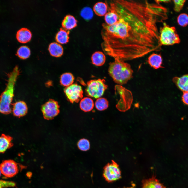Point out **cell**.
<instances>
[{
  "label": "cell",
  "mask_w": 188,
  "mask_h": 188,
  "mask_svg": "<svg viewBox=\"0 0 188 188\" xmlns=\"http://www.w3.org/2000/svg\"><path fill=\"white\" fill-rule=\"evenodd\" d=\"M177 22L180 26L185 27L188 25V15L185 13L180 14L177 17Z\"/></svg>",
  "instance_id": "obj_28"
},
{
  "label": "cell",
  "mask_w": 188,
  "mask_h": 188,
  "mask_svg": "<svg viewBox=\"0 0 188 188\" xmlns=\"http://www.w3.org/2000/svg\"><path fill=\"white\" fill-rule=\"evenodd\" d=\"M1 171H0V176L1 175Z\"/></svg>",
  "instance_id": "obj_34"
},
{
  "label": "cell",
  "mask_w": 188,
  "mask_h": 188,
  "mask_svg": "<svg viewBox=\"0 0 188 188\" xmlns=\"http://www.w3.org/2000/svg\"><path fill=\"white\" fill-rule=\"evenodd\" d=\"M170 0H155V2L157 4H160L162 2H168L170 1Z\"/></svg>",
  "instance_id": "obj_32"
},
{
  "label": "cell",
  "mask_w": 188,
  "mask_h": 188,
  "mask_svg": "<svg viewBox=\"0 0 188 188\" xmlns=\"http://www.w3.org/2000/svg\"><path fill=\"white\" fill-rule=\"evenodd\" d=\"M110 10L105 15V20L107 24L111 25L115 24L118 19V15L115 10L111 8Z\"/></svg>",
  "instance_id": "obj_22"
},
{
  "label": "cell",
  "mask_w": 188,
  "mask_h": 188,
  "mask_svg": "<svg viewBox=\"0 0 188 188\" xmlns=\"http://www.w3.org/2000/svg\"><path fill=\"white\" fill-rule=\"evenodd\" d=\"M80 15L84 19L88 20L92 18L93 14L92 9L89 7H86L82 9Z\"/></svg>",
  "instance_id": "obj_26"
},
{
  "label": "cell",
  "mask_w": 188,
  "mask_h": 188,
  "mask_svg": "<svg viewBox=\"0 0 188 188\" xmlns=\"http://www.w3.org/2000/svg\"><path fill=\"white\" fill-rule=\"evenodd\" d=\"M74 77L71 73H66L61 76L60 82L62 86L67 87L73 84Z\"/></svg>",
  "instance_id": "obj_23"
},
{
  "label": "cell",
  "mask_w": 188,
  "mask_h": 188,
  "mask_svg": "<svg viewBox=\"0 0 188 188\" xmlns=\"http://www.w3.org/2000/svg\"><path fill=\"white\" fill-rule=\"evenodd\" d=\"M32 175V173L30 172H27L26 174L28 178H31Z\"/></svg>",
  "instance_id": "obj_33"
},
{
  "label": "cell",
  "mask_w": 188,
  "mask_h": 188,
  "mask_svg": "<svg viewBox=\"0 0 188 188\" xmlns=\"http://www.w3.org/2000/svg\"><path fill=\"white\" fill-rule=\"evenodd\" d=\"M48 50L51 55L56 57L61 56L63 53V50L62 46L56 42L50 43L49 46Z\"/></svg>",
  "instance_id": "obj_17"
},
{
  "label": "cell",
  "mask_w": 188,
  "mask_h": 188,
  "mask_svg": "<svg viewBox=\"0 0 188 188\" xmlns=\"http://www.w3.org/2000/svg\"><path fill=\"white\" fill-rule=\"evenodd\" d=\"M12 138L8 135L2 134L0 136V153H4L13 146Z\"/></svg>",
  "instance_id": "obj_14"
},
{
  "label": "cell",
  "mask_w": 188,
  "mask_h": 188,
  "mask_svg": "<svg viewBox=\"0 0 188 188\" xmlns=\"http://www.w3.org/2000/svg\"><path fill=\"white\" fill-rule=\"evenodd\" d=\"M110 62L108 72L113 81L120 85L125 84L132 78L133 71L130 64L117 57Z\"/></svg>",
  "instance_id": "obj_3"
},
{
  "label": "cell",
  "mask_w": 188,
  "mask_h": 188,
  "mask_svg": "<svg viewBox=\"0 0 188 188\" xmlns=\"http://www.w3.org/2000/svg\"><path fill=\"white\" fill-rule=\"evenodd\" d=\"M69 30H67L60 28V30L56 35L55 39L58 43L61 44H66L69 41Z\"/></svg>",
  "instance_id": "obj_19"
},
{
  "label": "cell",
  "mask_w": 188,
  "mask_h": 188,
  "mask_svg": "<svg viewBox=\"0 0 188 188\" xmlns=\"http://www.w3.org/2000/svg\"><path fill=\"white\" fill-rule=\"evenodd\" d=\"M103 176L108 182L115 181L121 178V172L118 164L113 160L104 167Z\"/></svg>",
  "instance_id": "obj_6"
},
{
  "label": "cell",
  "mask_w": 188,
  "mask_h": 188,
  "mask_svg": "<svg viewBox=\"0 0 188 188\" xmlns=\"http://www.w3.org/2000/svg\"><path fill=\"white\" fill-rule=\"evenodd\" d=\"M0 170L1 173L5 177L11 178L18 173V164L13 160H4L0 164Z\"/></svg>",
  "instance_id": "obj_9"
},
{
  "label": "cell",
  "mask_w": 188,
  "mask_h": 188,
  "mask_svg": "<svg viewBox=\"0 0 188 188\" xmlns=\"http://www.w3.org/2000/svg\"><path fill=\"white\" fill-rule=\"evenodd\" d=\"M20 73L19 67L16 66L9 74L6 87L0 96V113L4 114L10 113V107L14 96L15 85Z\"/></svg>",
  "instance_id": "obj_2"
},
{
  "label": "cell",
  "mask_w": 188,
  "mask_h": 188,
  "mask_svg": "<svg viewBox=\"0 0 188 188\" xmlns=\"http://www.w3.org/2000/svg\"><path fill=\"white\" fill-rule=\"evenodd\" d=\"M108 102L104 98H98L95 103L96 108L99 111H103L106 109L108 107Z\"/></svg>",
  "instance_id": "obj_24"
},
{
  "label": "cell",
  "mask_w": 188,
  "mask_h": 188,
  "mask_svg": "<svg viewBox=\"0 0 188 188\" xmlns=\"http://www.w3.org/2000/svg\"><path fill=\"white\" fill-rule=\"evenodd\" d=\"M32 35L31 32L28 29L23 28L17 31L16 37L17 40L20 42L25 43L30 40Z\"/></svg>",
  "instance_id": "obj_15"
},
{
  "label": "cell",
  "mask_w": 188,
  "mask_h": 188,
  "mask_svg": "<svg viewBox=\"0 0 188 188\" xmlns=\"http://www.w3.org/2000/svg\"><path fill=\"white\" fill-rule=\"evenodd\" d=\"M77 145L79 149L82 151H87L90 148L89 141L87 139L84 138L80 140L78 142Z\"/></svg>",
  "instance_id": "obj_27"
},
{
  "label": "cell",
  "mask_w": 188,
  "mask_h": 188,
  "mask_svg": "<svg viewBox=\"0 0 188 188\" xmlns=\"http://www.w3.org/2000/svg\"><path fill=\"white\" fill-rule=\"evenodd\" d=\"M111 6L118 20L112 25L102 24L109 38L104 39L111 42L109 55L124 61L161 50L158 25L167 19L166 8L146 0H116Z\"/></svg>",
  "instance_id": "obj_1"
},
{
  "label": "cell",
  "mask_w": 188,
  "mask_h": 188,
  "mask_svg": "<svg viewBox=\"0 0 188 188\" xmlns=\"http://www.w3.org/2000/svg\"><path fill=\"white\" fill-rule=\"evenodd\" d=\"M58 102L52 99H50L42 107V111L44 118L51 119L58 115L59 112Z\"/></svg>",
  "instance_id": "obj_8"
},
{
  "label": "cell",
  "mask_w": 188,
  "mask_h": 188,
  "mask_svg": "<svg viewBox=\"0 0 188 188\" xmlns=\"http://www.w3.org/2000/svg\"><path fill=\"white\" fill-rule=\"evenodd\" d=\"M147 61L149 64L155 69L163 68L162 59L160 54L153 53L149 56Z\"/></svg>",
  "instance_id": "obj_13"
},
{
  "label": "cell",
  "mask_w": 188,
  "mask_h": 188,
  "mask_svg": "<svg viewBox=\"0 0 188 188\" xmlns=\"http://www.w3.org/2000/svg\"><path fill=\"white\" fill-rule=\"evenodd\" d=\"M107 9L106 4L102 2L96 3L93 7V10L95 13L99 16L105 15L107 13Z\"/></svg>",
  "instance_id": "obj_21"
},
{
  "label": "cell",
  "mask_w": 188,
  "mask_h": 188,
  "mask_svg": "<svg viewBox=\"0 0 188 188\" xmlns=\"http://www.w3.org/2000/svg\"><path fill=\"white\" fill-rule=\"evenodd\" d=\"M133 188V187H128V188Z\"/></svg>",
  "instance_id": "obj_35"
},
{
  "label": "cell",
  "mask_w": 188,
  "mask_h": 188,
  "mask_svg": "<svg viewBox=\"0 0 188 188\" xmlns=\"http://www.w3.org/2000/svg\"><path fill=\"white\" fill-rule=\"evenodd\" d=\"M30 54V51L29 48L26 46H22L20 47L17 51V55L20 58L24 59L28 58Z\"/></svg>",
  "instance_id": "obj_25"
},
{
  "label": "cell",
  "mask_w": 188,
  "mask_h": 188,
  "mask_svg": "<svg viewBox=\"0 0 188 188\" xmlns=\"http://www.w3.org/2000/svg\"><path fill=\"white\" fill-rule=\"evenodd\" d=\"M28 108L26 103L23 101L16 102L13 105V115L18 117L23 116L27 113Z\"/></svg>",
  "instance_id": "obj_10"
},
{
  "label": "cell",
  "mask_w": 188,
  "mask_h": 188,
  "mask_svg": "<svg viewBox=\"0 0 188 188\" xmlns=\"http://www.w3.org/2000/svg\"><path fill=\"white\" fill-rule=\"evenodd\" d=\"M104 79L91 80L87 83L85 90L87 95L95 98L101 97L104 93L108 86Z\"/></svg>",
  "instance_id": "obj_5"
},
{
  "label": "cell",
  "mask_w": 188,
  "mask_h": 188,
  "mask_svg": "<svg viewBox=\"0 0 188 188\" xmlns=\"http://www.w3.org/2000/svg\"><path fill=\"white\" fill-rule=\"evenodd\" d=\"M174 10L176 12H179L182 9L186 1L185 0H174Z\"/></svg>",
  "instance_id": "obj_29"
},
{
  "label": "cell",
  "mask_w": 188,
  "mask_h": 188,
  "mask_svg": "<svg viewBox=\"0 0 188 188\" xmlns=\"http://www.w3.org/2000/svg\"><path fill=\"white\" fill-rule=\"evenodd\" d=\"M16 186V184L14 182L0 180V188L13 187Z\"/></svg>",
  "instance_id": "obj_30"
},
{
  "label": "cell",
  "mask_w": 188,
  "mask_h": 188,
  "mask_svg": "<svg viewBox=\"0 0 188 188\" xmlns=\"http://www.w3.org/2000/svg\"><path fill=\"white\" fill-rule=\"evenodd\" d=\"M182 100L184 104L188 105V92H183Z\"/></svg>",
  "instance_id": "obj_31"
},
{
  "label": "cell",
  "mask_w": 188,
  "mask_h": 188,
  "mask_svg": "<svg viewBox=\"0 0 188 188\" xmlns=\"http://www.w3.org/2000/svg\"><path fill=\"white\" fill-rule=\"evenodd\" d=\"M64 91L67 99L72 103H78L83 97L82 87L77 84L66 87Z\"/></svg>",
  "instance_id": "obj_7"
},
{
  "label": "cell",
  "mask_w": 188,
  "mask_h": 188,
  "mask_svg": "<svg viewBox=\"0 0 188 188\" xmlns=\"http://www.w3.org/2000/svg\"><path fill=\"white\" fill-rule=\"evenodd\" d=\"M142 188H166V187L155 176H153L150 178L143 180Z\"/></svg>",
  "instance_id": "obj_11"
},
{
  "label": "cell",
  "mask_w": 188,
  "mask_h": 188,
  "mask_svg": "<svg viewBox=\"0 0 188 188\" xmlns=\"http://www.w3.org/2000/svg\"><path fill=\"white\" fill-rule=\"evenodd\" d=\"M180 41L175 27L163 22V26L159 29V42L161 46L172 45Z\"/></svg>",
  "instance_id": "obj_4"
},
{
  "label": "cell",
  "mask_w": 188,
  "mask_h": 188,
  "mask_svg": "<svg viewBox=\"0 0 188 188\" xmlns=\"http://www.w3.org/2000/svg\"><path fill=\"white\" fill-rule=\"evenodd\" d=\"M172 80L177 87L183 92H188V74L180 77H174Z\"/></svg>",
  "instance_id": "obj_12"
},
{
  "label": "cell",
  "mask_w": 188,
  "mask_h": 188,
  "mask_svg": "<svg viewBox=\"0 0 188 188\" xmlns=\"http://www.w3.org/2000/svg\"><path fill=\"white\" fill-rule=\"evenodd\" d=\"M79 105L80 108L82 111L85 112H88L93 109L94 107V103L92 99L86 97L81 100Z\"/></svg>",
  "instance_id": "obj_20"
},
{
  "label": "cell",
  "mask_w": 188,
  "mask_h": 188,
  "mask_svg": "<svg viewBox=\"0 0 188 188\" xmlns=\"http://www.w3.org/2000/svg\"><path fill=\"white\" fill-rule=\"evenodd\" d=\"M91 60L93 64L100 66L103 65L105 63L106 57L104 54L102 52L97 51L92 54Z\"/></svg>",
  "instance_id": "obj_18"
},
{
  "label": "cell",
  "mask_w": 188,
  "mask_h": 188,
  "mask_svg": "<svg viewBox=\"0 0 188 188\" xmlns=\"http://www.w3.org/2000/svg\"><path fill=\"white\" fill-rule=\"evenodd\" d=\"M77 21L73 16L66 15L63 20L62 25L63 29L67 30L72 29L77 26Z\"/></svg>",
  "instance_id": "obj_16"
}]
</instances>
